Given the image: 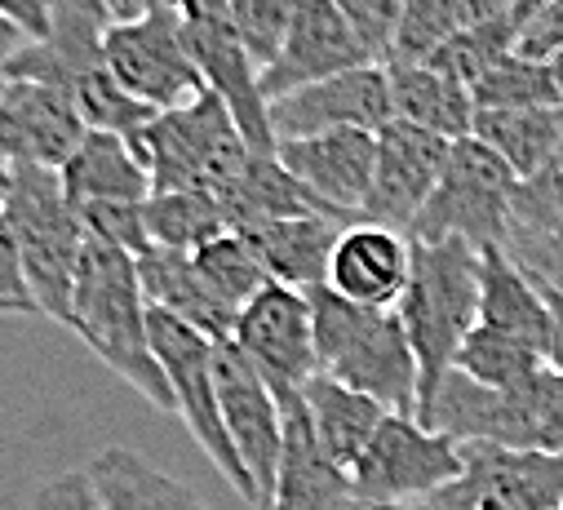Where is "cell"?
I'll return each instance as SVG.
<instances>
[{
	"label": "cell",
	"mask_w": 563,
	"mask_h": 510,
	"mask_svg": "<svg viewBox=\"0 0 563 510\" xmlns=\"http://www.w3.org/2000/svg\"><path fill=\"white\" fill-rule=\"evenodd\" d=\"M307 0H227L231 10V23L244 41V49L253 54V63L266 71L279 54V45H285L294 19L302 14Z\"/></svg>",
	"instance_id": "obj_36"
},
{
	"label": "cell",
	"mask_w": 563,
	"mask_h": 510,
	"mask_svg": "<svg viewBox=\"0 0 563 510\" xmlns=\"http://www.w3.org/2000/svg\"><path fill=\"white\" fill-rule=\"evenodd\" d=\"M102 58H107L115 85L143 107H152L156 115L191 107L196 98L209 93L196 58L187 49L178 10L111 23L107 41H102Z\"/></svg>",
	"instance_id": "obj_10"
},
{
	"label": "cell",
	"mask_w": 563,
	"mask_h": 510,
	"mask_svg": "<svg viewBox=\"0 0 563 510\" xmlns=\"http://www.w3.org/2000/svg\"><path fill=\"white\" fill-rule=\"evenodd\" d=\"M253 368L266 377V387L275 391L279 409L298 404L307 381L320 373L316 359V324H311V298L285 285H266L235 320L231 337Z\"/></svg>",
	"instance_id": "obj_12"
},
{
	"label": "cell",
	"mask_w": 563,
	"mask_h": 510,
	"mask_svg": "<svg viewBox=\"0 0 563 510\" xmlns=\"http://www.w3.org/2000/svg\"><path fill=\"white\" fill-rule=\"evenodd\" d=\"M515 191H519L515 169L471 134V138L453 143L444 178H440L431 204L421 209V218L412 222L408 240H421V244L462 240L479 253L484 248H506Z\"/></svg>",
	"instance_id": "obj_7"
},
{
	"label": "cell",
	"mask_w": 563,
	"mask_h": 510,
	"mask_svg": "<svg viewBox=\"0 0 563 510\" xmlns=\"http://www.w3.org/2000/svg\"><path fill=\"white\" fill-rule=\"evenodd\" d=\"M302 400H307V418H311L316 444H320L324 457L351 479V470L360 466L364 448L373 444L377 426H382L390 413H386L377 400H368V396L342 387V381H333V377H324V373H316V377L307 381Z\"/></svg>",
	"instance_id": "obj_25"
},
{
	"label": "cell",
	"mask_w": 563,
	"mask_h": 510,
	"mask_svg": "<svg viewBox=\"0 0 563 510\" xmlns=\"http://www.w3.org/2000/svg\"><path fill=\"white\" fill-rule=\"evenodd\" d=\"M0 213H5V222L14 231L36 311L67 329L89 231H85L80 209L67 200L58 169L19 165L10 174V196H5V204H0Z\"/></svg>",
	"instance_id": "obj_4"
},
{
	"label": "cell",
	"mask_w": 563,
	"mask_h": 510,
	"mask_svg": "<svg viewBox=\"0 0 563 510\" xmlns=\"http://www.w3.org/2000/svg\"><path fill=\"white\" fill-rule=\"evenodd\" d=\"M152 351L169 377V391H174V413L183 418V426L191 431V440L205 448V457L227 475V484L257 510V488L222 426V409H218V373H213V342L183 324L178 315L169 311H156L152 307Z\"/></svg>",
	"instance_id": "obj_8"
},
{
	"label": "cell",
	"mask_w": 563,
	"mask_h": 510,
	"mask_svg": "<svg viewBox=\"0 0 563 510\" xmlns=\"http://www.w3.org/2000/svg\"><path fill=\"white\" fill-rule=\"evenodd\" d=\"M475 111H519V107H563L559 80L550 63H532L510 54L501 67H493L475 89Z\"/></svg>",
	"instance_id": "obj_33"
},
{
	"label": "cell",
	"mask_w": 563,
	"mask_h": 510,
	"mask_svg": "<svg viewBox=\"0 0 563 510\" xmlns=\"http://www.w3.org/2000/svg\"><path fill=\"white\" fill-rule=\"evenodd\" d=\"M541 368H550V359L537 346H528L510 333L484 329V324H475V333L457 351V373H466L471 381H479L488 391H515L523 381H532Z\"/></svg>",
	"instance_id": "obj_30"
},
{
	"label": "cell",
	"mask_w": 563,
	"mask_h": 510,
	"mask_svg": "<svg viewBox=\"0 0 563 510\" xmlns=\"http://www.w3.org/2000/svg\"><path fill=\"white\" fill-rule=\"evenodd\" d=\"M338 510H421V506H377V501H360V497H346Z\"/></svg>",
	"instance_id": "obj_48"
},
{
	"label": "cell",
	"mask_w": 563,
	"mask_h": 510,
	"mask_svg": "<svg viewBox=\"0 0 563 510\" xmlns=\"http://www.w3.org/2000/svg\"><path fill=\"white\" fill-rule=\"evenodd\" d=\"M129 147L152 178V196L196 191L218 196L222 204L253 160L240 124L231 120L218 93H205L191 107L156 115L143 134L129 138Z\"/></svg>",
	"instance_id": "obj_5"
},
{
	"label": "cell",
	"mask_w": 563,
	"mask_h": 510,
	"mask_svg": "<svg viewBox=\"0 0 563 510\" xmlns=\"http://www.w3.org/2000/svg\"><path fill=\"white\" fill-rule=\"evenodd\" d=\"M0 315H41L36 298L27 289L23 258H19V244H14V231H10L5 213H0Z\"/></svg>",
	"instance_id": "obj_41"
},
{
	"label": "cell",
	"mask_w": 563,
	"mask_h": 510,
	"mask_svg": "<svg viewBox=\"0 0 563 510\" xmlns=\"http://www.w3.org/2000/svg\"><path fill=\"white\" fill-rule=\"evenodd\" d=\"M390 120H395V102H390V76L382 63L342 71L333 80L307 85L271 102L275 147L298 138H320V134H342V130L382 134Z\"/></svg>",
	"instance_id": "obj_15"
},
{
	"label": "cell",
	"mask_w": 563,
	"mask_h": 510,
	"mask_svg": "<svg viewBox=\"0 0 563 510\" xmlns=\"http://www.w3.org/2000/svg\"><path fill=\"white\" fill-rule=\"evenodd\" d=\"M449 152H453V143H444L427 130H412L404 120H390L377 134V169H373L364 222H382V226H395L408 235L444 178Z\"/></svg>",
	"instance_id": "obj_16"
},
{
	"label": "cell",
	"mask_w": 563,
	"mask_h": 510,
	"mask_svg": "<svg viewBox=\"0 0 563 510\" xmlns=\"http://www.w3.org/2000/svg\"><path fill=\"white\" fill-rule=\"evenodd\" d=\"M23 510H107L89 470H63V475H49L32 488V497L23 501Z\"/></svg>",
	"instance_id": "obj_39"
},
{
	"label": "cell",
	"mask_w": 563,
	"mask_h": 510,
	"mask_svg": "<svg viewBox=\"0 0 563 510\" xmlns=\"http://www.w3.org/2000/svg\"><path fill=\"white\" fill-rule=\"evenodd\" d=\"M187 49L209 85V93L222 98L231 120L253 156H275V134H271V102L262 98V67L244 49L227 0H183L178 5Z\"/></svg>",
	"instance_id": "obj_11"
},
{
	"label": "cell",
	"mask_w": 563,
	"mask_h": 510,
	"mask_svg": "<svg viewBox=\"0 0 563 510\" xmlns=\"http://www.w3.org/2000/svg\"><path fill=\"white\" fill-rule=\"evenodd\" d=\"M475 138L484 147H493L523 182L563 147V107L475 111Z\"/></svg>",
	"instance_id": "obj_29"
},
{
	"label": "cell",
	"mask_w": 563,
	"mask_h": 510,
	"mask_svg": "<svg viewBox=\"0 0 563 510\" xmlns=\"http://www.w3.org/2000/svg\"><path fill=\"white\" fill-rule=\"evenodd\" d=\"M191 263H196L200 280L209 285V293H213L222 307H231L235 315L271 285L266 271H262V263L253 258V248H249L244 235H235V231H227V235L209 240L205 248H196Z\"/></svg>",
	"instance_id": "obj_32"
},
{
	"label": "cell",
	"mask_w": 563,
	"mask_h": 510,
	"mask_svg": "<svg viewBox=\"0 0 563 510\" xmlns=\"http://www.w3.org/2000/svg\"><path fill=\"white\" fill-rule=\"evenodd\" d=\"M479 324L497 329V333H510V337L537 346L550 359V346H554L550 298L506 248H484L479 253Z\"/></svg>",
	"instance_id": "obj_21"
},
{
	"label": "cell",
	"mask_w": 563,
	"mask_h": 510,
	"mask_svg": "<svg viewBox=\"0 0 563 510\" xmlns=\"http://www.w3.org/2000/svg\"><path fill=\"white\" fill-rule=\"evenodd\" d=\"M85 470L107 510H209L187 484L156 470L143 453L124 444L102 448Z\"/></svg>",
	"instance_id": "obj_27"
},
{
	"label": "cell",
	"mask_w": 563,
	"mask_h": 510,
	"mask_svg": "<svg viewBox=\"0 0 563 510\" xmlns=\"http://www.w3.org/2000/svg\"><path fill=\"white\" fill-rule=\"evenodd\" d=\"M368 49L351 32L346 14L338 10V0H307L302 14L294 19L285 45H279L275 63L262 71V98L275 102L285 93H298L307 85L333 80L342 71L368 67Z\"/></svg>",
	"instance_id": "obj_17"
},
{
	"label": "cell",
	"mask_w": 563,
	"mask_h": 510,
	"mask_svg": "<svg viewBox=\"0 0 563 510\" xmlns=\"http://www.w3.org/2000/svg\"><path fill=\"white\" fill-rule=\"evenodd\" d=\"M231 231L262 226V222H289V218H342L324 200H316L275 156H253L235 191L227 196ZM351 222V218H342Z\"/></svg>",
	"instance_id": "obj_28"
},
{
	"label": "cell",
	"mask_w": 563,
	"mask_h": 510,
	"mask_svg": "<svg viewBox=\"0 0 563 510\" xmlns=\"http://www.w3.org/2000/svg\"><path fill=\"white\" fill-rule=\"evenodd\" d=\"M275 160L285 165L316 200H324L333 213H342L351 222L364 218V204L373 191V169H377V134L342 130V134L279 143Z\"/></svg>",
	"instance_id": "obj_18"
},
{
	"label": "cell",
	"mask_w": 563,
	"mask_h": 510,
	"mask_svg": "<svg viewBox=\"0 0 563 510\" xmlns=\"http://www.w3.org/2000/svg\"><path fill=\"white\" fill-rule=\"evenodd\" d=\"M351 222L342 218H289V222H262L244 226V244L253 248V258L262 263L271 285H285L298 293H311L329 285V263L333 248Z\"/></svg>",
	"instance_id": "obj_20"
},
{
	"label": "cell",
	"mask_w": 563,
	"mask_h": 510,
	"mask_svg": "<svg viewBox=\"0 0 563 510\" xmlns=\"http://www.w3.org/2000/svg\"><path fill=\"white\" fill-rule=\"evenodd\" d=\"M147 231L156 248H174V253H196L209 240L231 231L227 204L218 196H196V191H178V196H152L147 200Z\"/></svg>",
	"instance_id": "obj_31"
},
{
	"label": "cell",
	"mask_w": 563,
	"mask_h": 510,
	"mask_svg": "<svg viewBox=\"0 0 563 510\" xmlns=\"http://www.w3.org/2000/svg\"><path fill=\"white\" fill-rule=\"evenodd\" d=\"M0 19L23 27L32 41L49 36V0H0Z\"/></svg>",
	"instance_id": "obj_43"
},
{
	"label": "cell",
	"mask_w": 563,
	"mask_h": 510,
	"mask_svg": "<svg viewBox=\"0 0 563 510\" xmlns=\"http://www.w3.org/2000/svg\"><path fill=\"white\" fill-rule=\"evenodd\" d=\"M32 36L23 32V27H14L10 19H0V93H5V85H10V63H14V54L27 45Z\"/></svg>",
	"instance_id": "obj_46"
},
{
	"label": "cell",
	"mask_w": 563,
	"mask_h": 510,
	"mask_svg": "<svg viewBox=\"0 0 563 510\" xmlns=\"http://www.w3.org/2000/svg\"><path fill=\"white\" fill-rule=\"evenodd\" d=\"M506 253L541 289L563 298V231L559 235H541V240H510Z\"/></svg>",
	"instance_id": "obj_40"
},
{
	"label": "cell",
	"mask_w": 563,
	"mask_h": 510,
	"mask_svg": "<svg viewBox=\"0 0 563 510\" xmlns=\"http://www.w3.org/2000/svg\"><path fill=\"white\" fill-rule=\"evenodd\" d=\"M395 315L417 355V373H421L417 422H427L444 377L457 368L462 342L479 324V248L462 240H440V244L412 240V276Z\"/></svg>",
	"instance_id": "obj_2"
},
{
	"label": "cell",
	"mask_w": 563,
	"mask_h": 510,
	"mask_svg": "<svg viewBox=\"0 0 563 510\" xmlns=\"http://www.w3.org/2000/svg\"><path fill=\"white\" fill-rule=\"evenodd\" d=\"M466 475V453L435 426L390 413L360 466L351 470V497L377 506H421Z\"/></svg>",
	"instance_id": "obj_9"
},
{
	"label": "cell",
	"mask_w": 563,
	"mask_h": 510,
	"mask_svg": "<svg viewBox=\"0 0 563 510\" xmlns=\"http://www.w3.org/2000/svg\"><path fill=\"white\" fill-rule=\"evenodd\" d=\"M351 497V479L316 444L307 400L285 404V457L266 510H338Z\"/></svg>",
	"instance_id": "obj_22"
},
{
	"label": "cell",
	"mask_w": 563,
	"mask_h": 510,
	"mask_svg": "<svg viewBox=\"0 0 563 510\" xmlns=\"http://www.w3.org/2000/svg\"><path fill=\"white\" fill-rule=\"evenodd\" d=\"M152 307L137 280V258L120 248H107L98 240L85 244L76 298H71V333L120 377L143 396L156 413H174L169 377L152 351Z\"/></svg>",
	"instance_id": "obj_1"
},
{
	"label": "cell",
	"mask_w": 563,
	"mask_h": 510,
	"mask_svg": "<svg viewBox=\"0 0 563 510\" xmlns=\"http://www.w3.org/2000/svg\"><path fill=\"white\" fill-rule=\"evenodd\" d=\"M412 276V240L382 222H351L333 248L329 289L368 311H395Z\"/></svg>",
	"instance_id": "obj_19"
},
{
	"label": "cell",
	"mask_w": 563,
	"mask_h": 510,
	"mask_svg": "<svg viewBox=\"0 0 563 510\" xmlns=\"http://www.w3.org/2000/svg\"><path fill=\"white\" fill-rule=\"evenodd\" d=\"M466 475L421 510H563V457L462 444Z\"/></svg>",
	"instance_id": "obj_14"
},
{
	"label": "cell",
	"mask_w": 563,
	"mask_h": 510,
	"mask_svg": "<svg viewBox=\"0 0 563 510\" xmlns=\"http://www.w3.org/2000/svg\"><path fill=\"white\" fill-rule=\"evenodd\" d=\"M137 280H143L147 307L178 315L183 324L200 329L209 342H231L235 337V311L222 307L209 285L200 280L191 253H174V248H147L137 258Z\"/></svg>",
	"instance_id": "obj_23"
},
{
	"label": "cell",
	"mask_w": 563,
	"mask_h": 510,
	"mask_svg": "<svg viewBox=\"0 0 563 510\" xmlns=\"http://www.w3.org/2000/svg\"><path fill=\"white\" fill-rule=\"evenodd\" d=\"M449 5L457 19V32H462V27H488V23L506 19L510 10L523 5V0H449Z\"/></svg>",
	"instance_id": "obj_44"
},
{
	"label": "cell",
	"mask_w": 563,
	"mask_h": 510,
	"mask_svg": "<svg viewBox=\"0 0 563 510\" xmlns=\"http://www.w3.org/2000/svg\"><path fill=\"white\" fill-rule=\"evenodd\" d=\"M58 178L76 209L107 204V200H152V178H147L143 160L133 156L129 138L102 134V130H89L76 143V152L67 156Z\"/></svg>",
	"instance_id": "obj_24"
},
{
	"label": "cell",
	"mask_w": 563,
	"mask_h": 510,
	"mask_svg": "<svg viewBox=\"0 0 563 510\" xmlns=\"http://www.w3.org/2000/svg\"><path fill=\"white\" fill-rule=\"evenodd\" d=\"M111 14V23H129V19H147V14H165V10H178L183 0H93Z\"/></svg>",
	"instance_id": "obj_45"
},
{
	"label": "cell",
	"mask_w": 563,
	"mask_h": 510,
	"mask_svg": "<svg viewBox=\"0 0 563 510\" xmlns=\"http://www.w3.org/2000/svg\"><path fill=\"white\" fill-rule=\"evenodd\" d=\"M453 36H457V19H453L449 0H412L404 23H399V32H395L386 67H421V63H431Z\"/></svg>",
	"instance_id": "obj_35"
},
{
	"label": "cell",
	"mask_w": 563,
	"mask_h": 510,
	"mask_svg": "<svg viewBox=\"0 0 563 510\" xmlns=\"http://www.w3.org/2000/svg\"><path fill=\"white\" fill-rule=\"evenodd\" d=\"M10 174H14V169L0 165V204H5V196H10Z\"/></svg>",
	"instance_id": "obj_49"
},
{
	"label": "cell",
	"mask_w": 563,
	"mask_h": 510,
	"mask_svg": "<svg viewBox=\"0 0 563 510\" xmlns=\"http://www.w3.org/2000/svg\"><path fill=\"white\" fill-rule=\"evenodd\" d=\"M213 373H218L222 426L257 488V510H266L279 475V457H285V409H279L266 377L235 342H213Z\"/></svg>",
	"instance_id": "obj_13"
},
{
	"label": "cell",
	"mask_w": 563,
	"mask_h": 510,
	"mask_svg": "<svg viewBox=\"0 0 563 510\" xmlns=\"http://www.w3.org/2000/svg\"><path fill=\"white\" fill-rule=\"evenodd\" d=\"M408 5H412V0H338V10L346 14L351 32L368 49V58L382 63V67L390 58V45H395V32H399Z\"/></svg>",
	"instance_id": "obj_38"
},
{
	"label": "cell",
	"mask_w": 563,
	"mask_h": 510,
	"mask_svg": "<svg viewBox=\"0 0 563 510\" xmlns=\"http://www.w3.org/2000/svg\"><path fill=\"white\" fill-rule=\"evenodd\" d=\"M85 218V231L89 240L107 244V248H120L129 258H143L152 244V231H147V200H107V204H85L80 209Z\"/></svg>",
	"instance_id": "obj_37"
},
{
	"label": "cell",
	"mask_w": 563,
	"mask_h": 510,
	"mask_svg": "<svg viewBox=\"0 0 563 510\" xmlns=\"http://www.w3.org/2000/svg\"><path fill=\"white\" fill-rule=\"evenodd\" d=\"M559 231H563V147L532 178L519 182L510 209V240H541Z\"/></svg>",
	"instance_id": "obj_34"
},
{
	"label": "cell",
	"mask_w": 563,
	"mask_h": 510,
	"mask_svg": "<svg viewBox=\"0 0 563 510\" xmlns=\"http://www.w3.org/2000/svg\"><path fill=\"white\" fill-rule=\"evenodd\" d=\"M545 298H550V311H554V346H550V368H554V373H563V298H559V293H550V289H545Z\"/></svg>",
	"instance_id": "obj_47"
},
{
	"label": "cell",
	"mask_w": 563,
	"mask_h": 510,
	"mask_svg": "<svg viewBox=\"0 0 563 510\" xmlns=\"http://www.w3.org/2000/svg\"><path fill=\"white\" fill-rule=\"evenodd\" d=\"M386 76H390L395 120L412 124V130H427L444 143H462L475 134V93L453 76L435 71L431 63L386 67Z\"/></svg>",
	"instance_id": "obj_26"
},
{
	"label": "cell",
	"mask_w": 563,
	"mask_h": 510,
	"mask_svg": "<svg viewBox=\"0 0 563 510\" xmlns=\"http://www.w3.org/2000/svg\"><path fill=\"white\" fill-rule=\"evenodd\" d=\"M307 298H311L320 373L377 400L386 413L417 418L421 373H417V355L408 346L399 315L355 307V302L338 298L329 285L311 289Z\"/></svg>",
	"instance_id": "obj_3"
},
{
	"label": "cell",
	"mask_w": 563,
	"mask_h": 510,
	"mask_svg": "<svg viewBox=\"0 0 563 510\" xmlns=\"http://www.w3.org/2000/svg\"><path fill=\"white\" fill-rule=\"evenodd\" d=\"M515 54L532 58V63H554L563 54V0H541L515 45Z\"/></svg>",
	"instance_id": "obj_42"
},
{
	"label": "cell",
	"mask_w": 563,
	"mask_h": 510,
	"mask_svg": "<svg viewBox=\"0 0 563 510\" xmlns=\"http://www.w3.org/2000/svg\"><path fill=\"white\" fill-rule=\"evenodd\" d=\"M421 426H435L457 444L563 457V373L541 368L515 391H488L453 368Z\"/></svg>",
	"instance_id": "obj_6"
}]
</instances>
